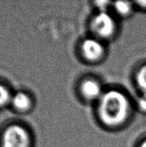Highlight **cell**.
I'll return each mask as SVG.
<instances>
[{
    "label": "cell",
    "instance_id": "1",
    "mask_svg": "<svg viewBox=\"0 0 146 147\" xmlns=\"http://www.w3.org/2000/svg\"><path fill=\"white\" fill-rule=\"evenodd\" d=\"M130 102L121 91L111 90L104 92L98 100V115L103 124L117 127L127 121L130 114Z\"/></svg>",
    "mask_w": 146,
    "mask_h": 147
},
{
    "label": "cell",
    "instance_id": "2",
    "mask_svg": "<svg viewBox=\"0 0 146 147\" xmlns=\"http://www.w3.org/2000/svg\"><path fill=\"white\" fill-rule=\"evenodd\" d=\"M31 138L25 128L11 125L6 129L1 138V147H31Z\"/></svg>",
    "mask_w": 146,
    "mask_h": 147
},
{
    "label": "cell",
    "instance_id": "3",
    "mask_svg": "<svg viewBox=\"0 0 146 147\" xmlns=\"http://www.w3.org/2000/svg\"><path fill=\"white\" fill-rule=\"evenodd\" d=\"M91 29L97 39H108L115 32L116 23L108 11L97 12L92 19Z\"/></svg>",
    "mask_w": 146,
    "mask_h": 147
},
{
    "label": "cell",
    "instance_id": "4",
    "mask_svg": "<svg viewBox=\"0 0 146 147\" xmlns=\"http://www.w3.org/2000/svg\"><path fill=\"white\" fill-rule=\"evenodd\" d=\"M81 52L86 60L90 62H96L102 57L104 47L99 39L87 38L82 42Z\"/></svg>",
    "mask_w": 146,
    "mask_h": 147
},
{
    "label": "cell",
    "instance_id": "5",
    "mask_svg": "<svg viewBox=\"0 0 146 147\" xmlns=\"http://www.w3.org/2000/svg\"><path fill=\"white\" fill-rule=\"evenodd\" d=\"M80 93L85 100L88 101H95L100 100L104 92L98 81L93 79H87L82 83L80 86Z\"/></svg>",
    "mask_w": 146,
    "mask_h": 147
},
{
    "label": "cell",
    "instance_id": "6",
    "mask_svg": "<svg viewBox=\"0 0 146 147\" xmlns=\"http://www.w3.org/2000/svg\"><path fill=\"white\" fill-rule=\"evenodd\" d=\"M10 103L16 110L21 112L28 111L32 104L30 96L22 91L17 92L12 95Z\"/></svg>",
    "mask_w": 146,
    "mask_h": 147
},
{
    "label": "cell",
    "instance_id": "7",
    "mask_svg": "<svg viewBox=\"0 0 146 147\" xmlns=\"http://www.w3.org/2000/svg\"><path fill=\"white\" fill-rule=\"evenodd\" d=\"M115 11L121 17H127L132 12L133 6L128 1H116L113 3Z\"/></svg>",
    "mask_w": 146,
    "mask_h": 147
},
{
    "label": "cell",
    "instance_id": "8",
    "mask_svg": "<svg viewBox=\"0 0 146 147\" xmlns=\"http://www.w3.org/2000/svg\"><path fill=\"white\" fill-rule=\"evenodd\" d=\"M136 82L143 96H146V65L138 70L136 75Z\"/></svg>",
    "mask_w": 146,
    "mask_h": 147
},
{
    "label": "cell",
    "instance_id": "9",
    "mask_svg": "<svg viewBox=\"0 0 146 147\" xmlns=\"http://www.w3.org/2000/svg\"><path fill=\"white\" fill-rule=\"evenodd\" d=\"M11 95L7 87L0 84V107L6 106L11 102Z\"/></svg>",
    "mask_w": 146,
    "mask_h": 147
},
{
    "label": "cell",
    "instance_id": "10",
    "mask_svg": "<svg viewBox=\"0 0 146 147\" xmlns=\"http://www.w3.org/2000/svg\"><path fill=\"white\" fill-rule=\"evenodd\" d=\"M111 2L108 1H97L94 2L95 7L97 8V12H103V11H108L109 7L111 6Z\"/></svg>",
    "mask_w": 146,
    "mask_h": 147
},
{
    "label": "cell",
    "instance_id": "11",
    "mask_svg": "<svg viewBox=\"0 0 146 147\" xmlns=\"http://www.w3.org/2000/svg\"><path fill=\"white\" fill-rule=\"evenodd\" d=\"M138 106L143 111L146 112V96H143L138 100Z\"/></svg>",
    "mask_w": 146,
    "mask_h": 147
},
{
    "label": "cell",
    "instance_id": "12",
    "mask_svg": "<svg viewBox=\"0 0 146 147\" xmlns=\"http://www.w3.org/2000/svg\"><path fill=\"white\" fill-rule=\"evenodd\" d=\"M136 4H137V6H138L139 7H140V8L146 9V1H137V2H136Z\"/></svg>",
    "mask_w": 146,
    "mask_h": 147
},
{
    "label": "cell",
    "instance_id": "13",
    "mask_svg": "<svg viewBox=\"0 0 146 147\" xmlns=\"http://www.w3.org/2000/svg\"><path fill=\"white\" fill-rule=\"evenodd\" d=\"M139 147H146V140H145L144 142H142L140 144V146H139Z\"/></svg>",
    "mask_w": 146,
    "mask_h": 147
}]
</instances>
